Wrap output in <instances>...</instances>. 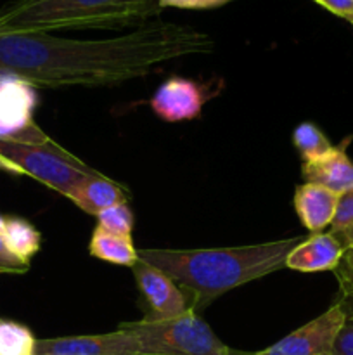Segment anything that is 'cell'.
<instances>
[{
    "label": "cell",
    "mask_w": 353,
    "mask_h": 355,
    "mask_svg": "<svg viewBox=\"0 0 353 355\" xmlns=\"http://www.w3.org/2000/svg\"><path fill=\"white\" fill-rule=\"evenodd\" d=\"M215 40L189 24L149 21L99 40L48 33L0 35V73L33 87H109L159 71L187 55L211 54Z\"/></svg>",
    "instance_id": "obj_1"
},
{
    "label": "cell",
    "mask_w": 353,
    "mask_h": 355,
    "mask_svg": "<svg viewBox=\"0 0 353 355\" xmlns=\"http://www.w3.org/2000/svg\"><path fill=\"white\" fill-rule=\"evenodd\" d=\"M300 241L291 238L234 248H141L137 257L172 277L197 312L220 295L286 267L287 253Z\"/></svg>",
    "instance_id": "obj_2"
},
{
    "label": "cell",
    "mask_w": 353,
    "mask_h": 355,
    "mask_svg": "<svg viewBox=\"0 0 353 355\" xmlns=\"http://www.w3.org/2000/svg\"><path fill=\"white\" fill-rule=\"evenodd\" d=\"M161 10L159 0H14L0 9V35L138 28Z\"/></svg>",
    "instance_id": "obj_3"
},
{
    "label": "cell",
    "mask_w": 353,
    "mask_h": 355,
    "mask_svg": "<svg viewBox=\"0 0 353 355\" xmlns=\"http://www.w3.org/2000/svg\"><path fill=\"white\" fill-rule=\"evenodd\" d=\"M118 328L135 336L142 355H230L206 321L189 311L165 321L121 322Z\"/></svg>",
    "instance_id": "obj_4"
},
{
    "label": "cell",
    "mask_w": 353,
    "mask_h": 355,
    "mask_svg": "<svg viewBox=\"0 0 353 355\" xmlns=\"http://www.w3.org/2000/svg\"><path fill=\"white\" fill-rule=\"evenodd\" d=\"M0 155L14 163L24 175L33 177L66 198L85 177L99 173L52 139L38 144L0 141Z\"/></svg>",
    "instance_id": "obj_5"
},
{
    "label": "cell",
    "mask_w": 353,
    "mask_h": 355,
    "mask_svg": "<svg viewBox=\"0 0 353 355\" xmlns=\"http://www.w3.org/2000/svg\"><path fill=\"white\" fill-rule=\"evenodd\" d=\"M37 90L24 80L7 75L0 78V141L38 144L48 135L35 123Z\"/></svg>",
    "instance_id": "obj_6"
},
{
    "label": "cell",
    "mask_w": 353,
    "mask_h": 355,
    "mask_svg": "<svg viewBox=\"0 0 353 355\" xmlns=\"http://www.w3.org/2000/svg\"><path fill=\"white\" fill-rule=\"evenodd\" d=\"M346 318L348 312L345 305L336 304L314 321L307 322L296 331L289 333L282 340L270 345L269 349L255 354L232 350L230 355H329Z\"/></svg>",
    "instance_id": "obj_7"
},
{
    "label": "cell",
    "mask_w": 353,
    "mask_h": 355,
    "mask_svg": "<svg viewBox=\"0 0 353 355\" xmlns=\"http://www.w3.org/2000/svg\"><path fill=\"white\" fill-rule=\"evenodd\" d=\"M132 269H134L135 283L141 291L142 300L147 307L144 319L165 321V319L179 318L192 311L183 291L176 286L172 277L166 276L158 267L137 260Z\"/></svg>",
    "instance_id": "obj_8"
},
{
    "label": "cell",
    "mask_w": 353,
    "mask_h": 355,
    "mask_svg": "<svg viewBox=\"0 0 353 355\" xmlns=\"http://www.w3.org/2000/svg\"><path fill=\"white\" fill-rule=\"evenodd\" d=\"M44 355H142L141 345L125 329L104 335L62 336L37 340V352Z\"/></svg>",
    "instance_id": "obj_9"
},
{
    "label": "cell",
    "mask_w": 353,
    "mask_h": 355,
    "mask_svg": "<svg viewBox=\"0 0 353 355\" xmlns=\"http://www.w3.org/2000/svg\"><path fill=\"white\" fill-rule=\"evenodd\" d=\"M204 103V87L190 78L172 76L156 89L149 104L156 116L166 123H180L199 116Z\"/></svg>",
    "instance_id": "obj_10"
},
{
    "label": "cell",
    "mask_w": 353,
    "mask_h": 355,
    "mask_svg": "<svg viewBox=\"0 0 353 355\" xmlns=\"http://www.w3.org/2000/svg\"><path fill=\"white\" fill-rule=\"evenodd\" d=\"M345 250L331 232H317L300 241L286 257V267L298 272L334 270L341 262Z\"/></svg>",
    "instance_id": "obj_11"
},
{
    "label": "cell",
    "mask_w": 353,
    "mask_h": 355,
    "mask_svg": "<svg viewBox=\"0 0 353 355\" xmlns=\"http://www.w3.org/2000/svg\"><path fill=\"white\" fill-rule=\"evenodd\" d=\"M350 139L339 146H332L329 153L314 162L303 163L305 182L317 184V186L331 189L338 194H345L353 187V162L346 155V146Z\"/></svg>",
    "instance_id": "obj_12"
},
{
    "label": "cell",
    "mask_w": 353,
    "mask_h": 355,
    "mask_svg": "<svg viewBox=\"0 0 353 355\" xmlns=\"http://www.w3.org/2000/svg\"><path fill=\"white\" fill-rule=\"evenodd\" d=\"M341 194L331 189L317 186V184L305 182L296 187L294 193V210L301 224L310 232L317 234L325 227H331L332 220L338 211Z\"/></svg>",
    "instance_id": "obj_13"
},
{
    "label": "cell",
    "mask_w": 353,
    "mask_h": 355,
    "mask_svg": "<svg viewBox=\"0 0 353 355\" xmlns=\"http://www.w3.org/2000/svg\"><path fill=\"white\" fill-rule=\"evenodd\" d=\"M130 196V191L123 184L114 182L113 179L102 175V173H96V175L85 177L68 194V200H71L85 214L97 217L106 208L128 203Z\"/></svg>",
    "instance_id": "obj_14"
},
{
    "label": "cell",
    "mask_w": 353,
    "mask_h": 355,
    "mask_svg": "<svg viewBox=\"0 0 353 355\" xmlns=\"http://www.w3.org/2000/svg\"><path fill=\"white\" fill-rule=\"evenodd\" d=\"M89 252L96 259L107 263H114V266L134 267L138 260L137 248L134 246L132 236L113 234V232H107L100 227L93 229Z\"/></svg>",
    "instance_id": "obj_15"
},
{
    "label": "cell",
    "mask_w": 353,
    "mask_h": 355,
    "mask_svg": "<svg viewBox=\"0 0 353 355\" xmlns=\"http://www.w3.org/2000/svg\"><path fill=\"white\" fill-rule=\"evenodd\" d=\"M2 238L7 248L26 262H30L35 253L40 252L42 234L24 218H6Z\"/></svg>",
    "instance_id": "obj_16"
},
{
    "label": "cell",
    "mask_w": 353,
    "mask_h": 355,
    "mask_svg": "<svg viewBox=\"0 0 353 355\" xmlns=\"http://www.w3.org/2000/svg\"><path fill=\"white\" fill-rule=\"evenodd\" d=\"M293 142L303 163L314 162L332 149V144L324 132L311 121H303L293 132Z\"/></svg>",
    "instance_id": "obj_17"
},
{
    "label": "cell",
    "mask_w": 353,
    "mask_h": 355,
    "mask_svg": "<svg viewBox=\"0 0 353 355\" xmlns=\"http://www.w3.org/2000/svg\"><path fill=\"white\" fill-rule=\"evenodd\" d=\"M37 338L30 328L0 319V355H35Z\"/></svg>",
    "instance_id": "obj_18"
},
{
    "label": "cell",
    "mask_w": 353,
    "mask_h": 355,
    "mask_svg": "<svg viewBox=\"0 0 353 355\" xmlns=\"http://www.w3.org/2000/svg\"><path fill=\"white\" fill-rule=\"evenodd\" d=\"M329 232L338 239L345 252L353 250V187L339 198L338 211Z\"/></svg>",
    "instance_id": "obj_19"
},
{
    "label": "cell",
    "mask_w": 353,
    "mask_h": 355,
    "mask_svg": "<svg viewBox=\"0 0 353 355\" xmlns=\"http://www.w3.org/2000/svg\"><path fill=\"white\" fill-rule=\"evenodd\" d=\"M97 227L120 236H132L135 218L128 203L114 205L97 215Z\"/></svg>",
    "instance_id": "obj_20"
},
{
    "label": "cell",
    "mask_w": 353,
    "mask_h": 355,
    "mask_svg": "<svg viewBox=\"0 0 353 355\" xmlns=\"http://www.w3.org/2000/svg\"><path fill=\"white\" fill-rule=\"evenodd\" d=\"M334 274L341 293L348 300H353V250L345 252L341 262L334 269Z\"/></svg>",
    "instance_id": "obj_21"
},
{
    "label": "cell",
    "mask_w": 353,
    "mask_h": 355,
    "mask_svg": "<svg viewBox=\"0 0 353 355\" xmlns=\"http://www.w3.org/2000/svg\"><path fill=\"white\" fill-rule=\"evenodd\" d=\"M30 269V262L19 259L7 248L2 234H0V274H24Z\"/></svg>",
    "instance_id": "obj_22"
},
{
    "label": "cell",
    "mask_w": 353,
    "mask_h": 355,
    "mask_svg": "<svg viewBox=\"0 0 353 355\" xmlns=\"http://www.w3.org/2000/svg\"><path fill=\"white\" fill-rule=\"evenodd\" d=\"M329 355H353V315L346 318Z\"/></svg>",
    "instance_id": "obj_23"
},
{
    "label": "cell",
    "mask_w": 353,
    "mask_h": 355,
    "mask_svg": "<svg viewBox=\"0 0 353 355\" xmlns=\"http://www.w3.org/2000/svg\"><path fill=\"white\" fill-rule=\"evenodd\" d=\"M232 2V0H159L161 9L166 7H175V9H215V7H221L225 3Z\"/></svg>",
    "instance_id": "obj_24"
},
{
    "label": "cell",
    "mask_w": 353,
    "mask_h": 355,
    "mask_svg": "<svg viewBox=\"0 0 353 355\" xmlns=\"http://www.w3.org/2000/svg\"><path fill=\"white\" fill-rule=\"evenodd\" d=\"M329 12L353 23V0H314Z\"/></svg>",
    "instance_id": "obj_25"
},
{
    "label": "cell",
    "mask_w": 353,
    "mask_h": 355,
    "mask_svg": "<svg viewBox=\"0 0 353 355\" xmlns=\"http://www.w3.org/2000/svg\"><path fill=\"white\" fill-rule=\"evenodd\" d=\"M0 170H2V172H7V173H12V175H24V173L21 172L16 165H14V163H10L9 159L3 158L2 155H0Z\"/></svg>",
    "instance_id": "obj_26"
},
{
    "label": "cell",
    "mask_w": 353,
    "mask_h": 355,
    "mask_svg": "<svg viewBox=\"0 0 353 355\" xmlns=\"http://www.w3.org/2000/svg\"><path fill=\"white\" fill-rule=\"evenodd\" d=\"M3 227H6V218H3L2 215H0V234H2V232H3Z\"/></svg>",
    "instance_id": "obj_27"
},
{
    "label": "cell",
    "mask_w": 353,
    "mask_h": 355,
    "mask_svg": "<svg viewBox=\"0 0 353 355\" xmlns=\"http://www.w3.org/2000/svg\"><path fill=\"white\" fill-rule=\"evenodd\" d=\"M35 355H44V354H35Z\"/></svg>",
    "instance_id": "obj_28"
}]
</instances>
